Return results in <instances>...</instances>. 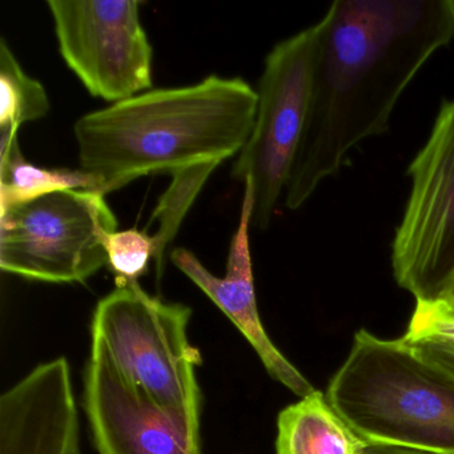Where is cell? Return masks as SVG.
I'll return each instance as SVG.
<instances>
[{
	"mask_svg": "<svg viewBox=\"0 0 454 454\" xmlns=\"http://www.w3.org/2000/svg\"><path fill=\"white\" fill-rule=\"evenodd\" d=\"M315 27L312 89L284 203L301 208L348 153L387 131L425 63L454 39V0H336Z\"/></svg>",
	"mask_w": 454,
	"mask_h": 454,
	"instance_id": "1",
	"label": "cell"
},
{
	"mask_svg": "<svg viewBox=\"0 0 454 454\" xmlns=\"http://www.w3.org/2000/svg\"><path fill=\"white\" fill-rule=\"evenodd\" d=\"M257 90L241 78L151 90L86 114L74 126L81 169L105 195L148 175L220 164L251 137Z\"/></svg>",
	"mask_w": 454,
	"mask_h": 454,
	"instance_id": "2",
	"label": "cell"
},
{
	"mask_svg": "<svg viewBox=\"0 0 454 454\" xmlns=\"http://www.w3.org/2000/svg\"><path fill=\"white\" fill-rule=\"evenodd\" d=\"M325 395L368 445L454 454V376L401 337L356 332Z\"/></svg>",
	"mask_w": 454,
	"mask_h": 454,
	"instance_id": "3",
	"label": "cell"
},
{
	"mask_svg": "<svg viewBox=\"0 0 454 454\" xmlns=\"http://www.w3.org/2000/svg\"><path fill=\"white\" fill-rule=\"evenodd\" d=\"M192 310L151 296L139 281L116 286L95 308L91 353L161 408L200 425L198 348L188 337Z\"/></svg>",
	"mask_w": 454,
	"mask_h": 454,
	"instance_id": "4",
	"label": "cell"
},
{
	"mask_svg": "<svg viewBox=\"0 0 454 454\" xmlns=\"http://www.w3.org/2000/svg\"><path fill=\"white\" fill-rule=\"evenodd\" d=\"M118 219L99 191L67 190L0 208V268L44 283H84L107 265Z\"/></svg>",
	"mask_w": 454,
	"mask_h": 454,
	"instance_id": "5",
	"label": "cell"
},
{
	"mask_svg": "<svg viewBox=\"0 0 454 454\" xmlns=\"http://www.w3.org/2000/svg\"><path fill=\"white\" fill-rule=\"evenodd\" d=\"M315 27L276 44L265 58L257 87V111L232 176L254 195L252 225L267 230L291 176L309 110Z\"/></svg>",
	"mask_w": 454,
	"mask_h": 454,
	"instance_id": "6",
	"label": "cell"
},
{
	"mask_svg": "<svg viewBox=\"0 0 454 454\" xmlns=\"http://www.w3.org/2000/svg\"><path fill=\"white\" fill-rule=\"evenodd\" d=\"M411 195L392 243V270L416 304H427L454 272V100L440 108L409 167Z\"/></svg>",
	"mask_w": 454,
	"mask_h": 454,
	"instance_id": "7",
	"label": "cell"
},
{
	"mask_svg": "<svg viewBox=\"0 0 454 454\" xmlns=\"http://www.w3.org/2000/svg\"><path fill=\"white\" fill-rule=\"evenodd\" d=\"M137 0H49L58 47L87 91L123 102L153 87V50Z\"/></svg>",
	"mask_w": 454,
	"mask_h": 454,
	"instance_id": "8",
	"label": "cell"
},
{
	"mask_svg": "<svg viewBox=\"0 0 454 454\" xmlns=\"http://www.w3.org/2000/svg\"><path fill=\"white\" fill-rule=\"evenodd\" d=\"M84 408L99 454H203L200 425L161 408L92 355Z\"/></svg>",
	"mask_w": 454,
	"mask_h": 454,
	"instance_id": "9",
	"label": "cell"
},
{
	"mask_svg": "<svg viewBox=\"0 0 454 454\" xmlns=\"http://www.w3.org/2000/svg\"><path fill=\"white\" fill-rule=\"evenodd\" d=\"M252 212L254 195L251 185L246 183L240 219L231 239L227 268L223 278L208 270L190 249L180 247L172 249L169 257L175 267L182 270L232 321L254 348L270 377L300 398H304L315 392V387L273 344L260 318L249 241Z\"/></svg>",
	"mask_w": 454,
	"mask_h": 454,
	"instance_id": "10",
	"label": "cell"
},
{
	"mask_svg": "<svg viewBox=\"0 0 454 454\" xmlns=\"http://www.w3.org/2000/svg\"><path fill=\"white\" fill-rule=\"evenodd\" d=\"M366 446L320 390L278 413V454H364Z\"/></svg>",
	"mask_w": 454,
	"mask_h": 454,
	"instance_id": "11",
	"label": "cell"
},
{
	"mask_svg": "<svg viewBox=\"0 0 454 454\" xmlns=\"http://www.w3.org/2000/svg\"><path fill=\"white\" fill-rule=\"evenodd\" d=\"M67 190L102 192V180L83 169L44 168L26 160L18 134L2 135L0 145V208L27 203Z\"/></svg>",
	"mask_w": 454,
	"mask_h": 454,
	"instance_id": "12",
	"label": "cell"
},
{
	"mask_svg": "<svg viewBox=\"0 0 454 454\" xmlns=\"http://www.w3.org/2000/svg\"><path fill=\"white\" fill-rule=\"evenodd\" d=\"M51 108L41 82L26 74L12 47L0 41V129L2 135L18 134L23 124L39 121Z\"/></svg>",
	"mask_w": 454,
	"mask_h": 454,
	"instance_id": "13",
	"label": "cell"
},
{
	"mask_svg": "<svg viewBox=\"0 0 454 454\" xmlns=\"http://www.w3.org/2000/svg\"><path fill=\"white\" fill-rule=\"evenodd\" d=\"M217 167V164H200L180 169L171 175V184L159 199L158 206L153 209V216L148 222V225H158V231L153 236L156 247L158 275L163 270L164 257L169 244L176 238L188 211Z\"/></svg>",
	"mask_w": 454,
	"mask_h": 454,
	"instance_id": "14",
	"label": "cell"
},
{
	"mask_svg": "<svg viewBox=\"0 0 454 454\" xmlns=\"http://www.w3.org/2000/svg\"><path fill=\"white\" fill-rule=\"evenodd\" d=\"M107 267L115 275L116 286L139 280L155 260L156 247L153 236L145 231H115L108 236Z\"/></svg>",
	"mask_w": 454,
	"mask_h": 454,
	"instance_id": "15",
	"label": "cell"
},
{
	"mask_svg": "<svg viewBox=\"0 0 454 454\" xmlns=\"http://www.w3.org/2000/svg\"><path fill=\"white\" fill-rule=\"evenodd\" d=\"M401 339L411 345L419 356L454 376V344L437 339Z\"/></svg>",
	"mask_w": 454,
	"mask_h": 454,
	"instance_id": "16",
	"label": "cell"
},
{
	"mask_svg": "<svg viewBox=\"0 0 454 454\" xmlns=\"http://www.w3.org/2000/svg\"><path fill=\"white\" fill-rule=\"evenodd\" d=\"M437 313V315L446 316V317L454 318V272L442 286L438 289L434 299L427 304H416Z\"/></svg>",
	"mask_w": 454,
	"mask_h": 454,
	"instance_id": "17",
	"label": "cell"
},
{
	"mask_svg": "<svg viewBox=\"0 0 454 454\" xmlns=\"http://www.w3.org/2000/svg\"><path fill=\"white\" fill-rule=\"evenodd\" d=\"M364 454H438L430 451L413 450V449L395 448V446L368 445Z\"/></svg>",
	"mask_w": 454,
	"mask_h": 454,
	"instance_id": "18",
	"label": "cell"
}]
</instances>
